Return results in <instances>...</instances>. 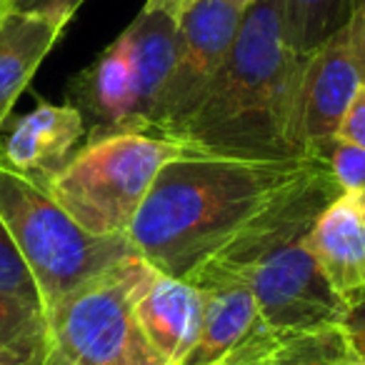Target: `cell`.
I'll return each instance as SVG.
<instances>
[{
    "mask_svg": "<svg viewBox=\"0 0 365 365\" xmlns=\"http://www.w3.org/2000/svg\"><path fill=\"white\" fill-rule=\"evenodd\" d=\"M305 61L285 43L280 0H253L223 68L170 140L198 155L310 160L300 138Z\"/></svg>",
    "mask_w": 365,
    "mask_h": 365,
    "instance_id": "obj_1",
    "label": "cell"
},
{
    "mask_svg": "<svg viewBox=\"0 0 365 365\" xmlns=\"http://www.w3.org/2000/svg\"><path fill=\"white\" fill-rule=\"evenodd\" d=\"M315 163L185 153L158 173L125 235L153 268L185 280Z\"/></svg>",
    "mask_w": 365,
    "mask_h": 365,
    "instance_id": "obj_2",
    "label": "cell"
},
{
    "mask_svg": "<svg viewBox=\"0 0 365 365\" xmlns=\"http://www.w3.org/2000/svg\"><path fill=\"white\" fill-rule=\"evenodd\" d=\"M178 23L145 13L68 86V103L86 120L88 140L115 133L155 135L158 113L175 61Z\"/></svg>",
    "mask_w": 365,
    "mask_h": 365,
    "instance_id": "obj_3",
    "label": "cell"
},
{
    "mask_svg": "<svg viewBox=\"0 0 365 365\" xmlns=\"http://www.w3.org/2000/svg\"><path fill=\"white\" fill-rule=\"evenodd\" d=\"M185 153L150 133L103 135L73 153L43 190L91 235H125L158 173Z\"/></svg>",
    "mask_w": 365,
    "mask_h": 365,
    "instance_id": "obj_4",
    "label": "cell"
},
{
    "mask_svg": "<svg viewBox=\"0 0 365 365\" xmlns=\"http://www.w3.org/2000/svg\"><path fill=\"white\" fill-rule=\"evenodd\" d=\"M0 223L13 235L41 290L43 313L135 253L128 235H91L43 185L0 165Z\"/></svg>",
    "mask_w": 365,
    "mask_h": 365,
    "instance_id": "obj_5",
    "label": "cell"
},
{
    "mask_svg": "<svg viewBox=\"0 0 365 365\" xmlns=\"http://www.w3.org/2000/svg\"><path fill=\"white\" fill-rule=\"evenodd\" d=\"M158 270L138 253L88 280L51 313L43 365H165L135 318Z\"/></svg>",
    "mask_w": 365,
    "mask_h": 365,
    "instance_id": "obj_6",
    "label": "cell"
},
{
    "mask_svg": "<svg viewBox=\"0 0 365 365\" xmlns=\"http://www.w3.org/2000/svg\"><path fill=\"white\" fill-rule=\"evenodd\" d=\"M308 233L310 228L283 235L240 278V285L253 295L260 320L285 338L335 328L345 313V298L330 288L308 253Z\"/></svg>",
    "mask_w": 365,
    "mask_h": 365,
    "instance_id": "obj_7",
    "label": "cell"
},
{
    "mask_svg": "<svg viewBox=\"0 0 365 365\" xmlns=\"http://www.w3.org/2000/svg\"><path fill=\"white\" fill-rule=\"evenodd\" d=\"M243 11L233 0H200L178 21L175 61L160 101L155 135L170 138L195 110L233 48Z\"/></svg>",
    "mask_w": 365,
    "mask_h": 365,
    "instance_id": "obj_8",
    "label": "cell"
},
{
    "mask_svg": "<svg viewBox=\"0 0 365 365\" xmlns=\"http://www.w3.org/2000/svg\"><path fill=\"white\" fill-rule=\"evenodd\" d=\"M200 293L205 298L203 325L178 365H268L275 358L285 335L260 320L245 285H218Z\"/></svg>",
    "mask_w": 365,
    "mask_h": 365,
    "instance_id": "obj_9",
    "label": "cell"
},
{
    "mask_svg": "<svg viewBox=\"0 0 365 365\" xmlns=\"http://www.w3.org/2000/svg\"><path fill=\"white\" fill-rule=\"evenodd\" d=\"M363 83L348 28L308 53L300 86V138L310 160H318L323 148L338 138L340 123ZM320 163V160H318Z\"/></svg>",
    "mask_w": 365,
    "mask_h": 365,
    "instance_id": "obj_10",
    "label": "cell"
},
{
    "mask_svg": "<svg viewBox=\"0 0 365 365\" xmlns=\"http://www.w3.org/2000/svg\"><path fill=\"white\" fill-rule=\"evenodd\" d=\"M86 135L81 110L41 103L31 113L8 118L0 128V165L43 185L68 160Z\"/></svg>",
    "mask_w": 365,
    "mask_h": 365,
    "instance_id": "obj_11",
    "label": "cell"
},
{
    "mask_svg": "<svg viewBox=\"0 0 365 365\" xmlns=\"http://www.w3.org/2000/svg\"><path fill=\"white\" fill-rule=\"evenodd\" d=\"M308 253L335 293L365 288V198L340 193L310 228Z\"/></svg>",
    "mask_w": 365,
    "mask_h": 365,
    "instance_id": "obj_12",
    "label": "cell"
},
{
    "mask_svg": "<svg viewBox=\"0 0 365 365\" xmlns=\"http://www.w3.org/2000/svg\"><path fill=\"white\" fill-rule=\"evenodd\" d=\"M203 310L205 298L195 285L158 270L138 298L135 318L165 365H178L198 338Z\"/></svg>",
    "mask_w": 365,
    "mask_h": 365,
    "instance_id": "obj_13",
    "label": "cell"
},
{
    "mask_svg": "<svg viewBox=\"0 0 365 365\" xmlns=\"http://www.w3.org/2000/svg\"><path fill=\"white\" fill-rule=\"evenodd\" d=\"M68 23L33 13H0V128L31 86L41 63L53 51Z\"/></svg>",
    "mask_w": 365,
    "mask_h": 365,
    "instance_id": "obj_14",
    "label": "cell"
},
{
    "mask_svg": "<svg viewBox=\"0 0 365 365\" xmlns=\"http://www.w3.org/2000/svg\"><path fill=\"white\" fill-rule=\"evenodd\" d=\"M285 43L300 56L320 48L348 23V0H280Z\"/></svg>",
    "mask_w": 365,
    "mask_h": 365,
    "instance_id": "obj_15",
    "label": "cell"
},
{
    "mask_svg": "<svg viewBox=\"0 0 365 365\" xmlns=\"http://www.w3.org/2000/svg\"><path fill=\"white\" fill-rule=\"evenodd\" d=\"M46 350V315L0 295V365H43Z\"/></svg>",
    "mask_w": 365,
    "mask_h": 365,
    "instance_id": "obj_16",
    "label": "cell"
},
{
    "mask_svg": "<svg viewBox=\"0 0 365 365\" xmlns=\"http://www.w3.org/2000/svg\"><path fill=\"white\" fill-rule=\"evenodd\" d=\"M353 360L343 330L335 325L308 335H290L283 340L268 365H348Z\"/></svg>",
    "mask_w": 365,
    "mask_h": 365,
    "instance_id": "obj_17",
    "label": "cell"
},
{
    "mask_svg": "<svg viewBox=\"0 0 365 365\" xmlns=\"http://www.w3.org/2000/svg\"><path fill=\"white\" fill-rule=\"evenodd\" d=\"M0 295L43 313V300L36 278L3 223H0Z\"/></svg>",
    "mask_w": 365,
    "mask_h": 365,
    "instance_id": "obj_18",
    "label": "cell"
},
{
    "mask_svg": "<svg viewBox=\"0 0 365 365\" xmlns=\"http://www.w3.org/2000/svg\"><path fill=\"white\" fill-rule=\"evenodd\" d=\"M318 160L328 168L343 193L365 198V148L335 138L323 148Z\"/></svg>",
    "mask_w": 365,
    "mask_h": 365,
    "instance_id": "obj_19",
    "label": "cell"
},
{
    "mask_svg": "<svg viewBox=\"0 0 365 365\" xmlns=\"http://www.w3.org/2000/svg\"><path fill=\"white\" fill-rule=\"evenodd\" d=\"M338 328L343 330L350 353L365 360V288L345 295V313Z\"/></svg>",
    "mask_w": 365,
    "mask_h": 365,
    "instance_id": "obj_20",
    "label": "cell"
},
{
    "mask_svg": "<svg viewBox=\"0 0 365 365\" xmlns=\"http://www.w3.org/2000/svg\"><path fill=\"white\" fill-rule=\"evenodd\" d=\"M86 0H0V13L3 11H18V13H33V16H48L58 21L71 23L76 11Z\"/></svg>",
    "mask_w": 365,
    "mask_h": 365,
    "instance_id": "obj_21",
    "label": "cell"
},
{
    "mask_svg": "<svg viewBox=\"0 0 365 365\" xmlns=\"http://www.w3.org/2000/svg\"><path fill=\"white\" fill-rule=\"evenodd\" d=\"M338 138L365 148V83H360L358 93H355L353 103H350L348 113H345L343 123H340Z\"/></svg>",
    "mask_w": 365,
    "mask_h": 365,
    "instance_id": "obj_22",
    "label": "cell"
},
{
    "mask_svg": "<svg viewBox=\"0 0 365 365\" xmlns=\"http://www.w3.org/2000/svg\"><path fill=\"white\" fill-rule=\"evenodd\" d=\"M345 28L350 33V43H353L365 83V0H348V23H345Z\"/></svg>",
    "mask_w": 365,
    "mask_h": 365,
    "instance_id": "obj_23",
    "label": "cell"
},
{
    "mask_svg": "<svg viewBox=\"0 0 365 365\" xmlns=\"http://www.w3.org/2000/svg\"><path fill=\"white\" fill-rule=\"evenodd\" d=\"M200 0H145L143 11L145 13H163V16L173 18V21H180L190 8L198 6Z\"/></svg>",
    "mask_w": 365,
    "mask_h": 365,
    "instance_id": "obj_24",
    "label": "cell"
},
{
    "mask_svg": "<svg viewBox=\"0 0 365 365\" xmlns=\"http://www.w3.org/2000/svg\"><path fill=\"white\" fill-rule=\"evenodd\" d=\"M233 3H238V6H240V8H248V6H250V3H253V0H233Z\"/></svg>",
    "mask_w": 365,
    "mask_h": 365,
    "instance_id": "obj_25",
    "label": "cell"
},
{
    "mask_svg": "<svg viewBox=\"0 0 365 365\" xmlns=\"http://www.w3.org/2000/svg\"><path fill=\"white\" fill-rule=\"evenodd\" d=\"M348 365H365V360H360V358H355V355H353V360H350Z\"/></svg>",
    "mask_w": 365,
    "mask_h": 365,
    "instance_id": "obj_26",
    "label": "cell"
}]
</instances>
